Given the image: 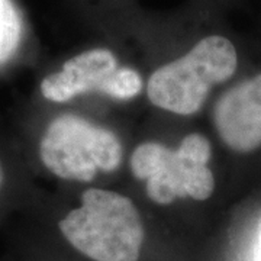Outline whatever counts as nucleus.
<instances>
[{
	"label": "nucleus",
	"mask_w": 261,
	"mask_h": 261,
	"mask_svg": "<svg viewBox=\"0 0 261 261\" xmlns=\"http://www.w3.org/2000/svg\"><path fill=\"white\" fill-rule=\"evenodd\" d=\"M58 228L77 251L93 261H138L145 238L134 202L102 189L86 190L82 205L65 215Z\"/></svg>",
	"instance_id": "1"
},
{
	"label": "nucleus",
	"mask_w": 261,
	"mask_h": 261,
	"mask_svg": "<svg viewBox=\"0 0 261 261\" xmlns=\"http://www.w3.org/2000/svg\"><path fill=\"white\" fill-rule=\"evenodd\" d=\"M238 56L225 37L203 38L186 56L157 68L148 82L149 102L177 115H193L203 106L215 84L229 80Z\"/></svg>",
	"instance_id": "2"
},
{
	"label": "nucleus",
	"mask_w": 261,
	"mask_h": 261,
	"mask_svg": "<svg viewBox=\"0 0 261 261\" xmlns=\"http://www.w3.org/2000/svg\"><path fill=\"white\" fill-rule=\"evenodd\" d=\"M211 154V142L202 134L185 137L177 149L142 142L130 155V170L135 177L145 180L148 197L157 205L183 197L206 200L215 190Z\"/></svg>",
	"instance_id": "3"
},
{
	"label": "nucleus",
	"mask_w": 261,
	"mask_h": 261,
	"mask_svg": "<svg viewBox=\"0 0 261 261\" xmlns=\"http://www.w3.org/2000/svg\"><path fill=\"white\" fill-rule=\"evenodd\" d=\"M39 157L57 177L90 181L97 171L111 173L119 167L123 151L112 130L65 113L48 125L39 144Z\"/></svg>",
	"instance_id": "4"
},
{
	"label": "nucleus",
	"mask_w": 261,
	"mask_h": 261,
	"mask_svg": "<svg viewBox=\"0 0 261 261\" xmlns=\"http://www.w3.org/2000/svg\"><path fill=\"white\" fill-rule=\"evenodd\" d=\"M142 89L138 71L119 67L112 51L94 48L65 61L61 71L41 83V93L51 102L63 103L87 92H102L113 99L128 100Z\"/></svg>",
	"instance_id": "5"
},
{
	"label": "nucleus",
	"mask_w": 261,
	"mask_h": 261,
	"mask_svg": "<svg viewBox=\"0 0 261 261\" xmlns=\"http://www.w3.org/2000/svg\"><path fill=\"white\" fill-rule=\"evenodd\" d=\"M221 140L237 152L261 147V74L225 92L214 109Z\"/></svg>",
	"instance_id": "6"
},
{
	"label": "nucleus",
	"mask_w": 261,
	"mask_h": 261,
	"mask_svg": "<svg viewBox=\"0 0 261 261\" xmlns=\"http://www.w3.org/2000/svg\"><path fill=\"white\" fill-rule=\"evenodd\" d=\"M22 22L12 0H0V64L9 61L18 51Z\"/></svg>",
	"instance_id": "7"
},
{
	"label": "nucleus",
	"mask_w": 261,
	"mask_h": 261,
	"mask_svg": "<svg viewBox=\"0 0 261 261\" xmlns=\"http://www.w3.org/2000/svg\"><path fill=\"white\" fill-rule=\"evenodd\" d=\"M255 261H261V222L260 231H258V240H257V248H255Z\"/></svg>",
	"instance_id": "8"
},
{
	"label": "nucleus",
	"mask_w": 261,
	"mask_h": 261,
	"mask_svg": "<svg viewBox=\"0 0 261 261\" xmlns=\"http://www.w3.org/2000/svg\"><path fill=\"white\" fill-rule=\"evenodd\" d=\"M3 178H5V171H3L2 161H0V187H2V183H3Z\"/></svg>",
	"instance_id": "9"
}]
</instances>
